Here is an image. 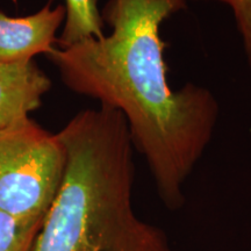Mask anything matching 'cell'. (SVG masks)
Wrapping results in <instances>:
<instances>
[{
	"label": "cell",
	"mask_w": 251,
	"mask_h": 251,
	"mask_svg": "<svg viewBox=\"0 0 251 251\" xmlns=\"http://www.w3.org/2000/svg\"><path fill=\"white\" fill-rule=\"evenodd\" d=\"M187 0H108L102 20L112 31L48 58L64 85L124 115L134 148L144 156L157 192L171 211L184 205V185L211 142L219 105L209 90L169 85L161 26Z\"/></svg>",
	"instance_id": "6da1fadb"
},
{
	"label": "cell",
	"mask_w": 251,
	"mask_h": 251,
	"mask_svg": "<svg viewBox=\"0 0 251 251\" xmlns=\"http://www.w3.org/2000/svg\"><path fill=\"white\" fill-rule=\"evenodd\" d=\"M57 135L64 176L33 251H174L133 208L134 146L121 112L85 109Z\"/></svg>",
	"instance_id": "7a4b0ae2"
},
{
	"label": "cell",
	"mask_w": 251,
	"mask_h": 251,
	"mask_svg": "<svg viewBox=\"0 0 251 251\" xmlns=\"http://www.w3.org/2000/svg\"><path fill=\"white\" fill-rule=\"evenodd\" d=\"M65 149L31 119L0 130V211L43 224L61 187Z\"/></svg>",
	"instance_id": "3957f363"
},
{
	"label": "cell",
	"mask_w": 251,
	"mask_h": 251,
	"mask_svg": "<svg viewBox=\"0 0 251 251\" xmlns=\"http://www.w3.org/2000/svg\"><path fill=\"white\" fill-rule=\"evenodd\" d=\"M64 19V6L51 7V0L26 17L0 12V62L29 61L36 55L49 54L57 43L56 34Z\"/></svg>",
	"instance_id": "277c9868"
},
{
	"label": "cell",
	"mask_w": 251,
	"mask_h": 251,
	"mask_svg": "<svg viewBox=\"0 0 251 251\" xmlns=\"http://www.w3.org/2000/svg\"><path fill=\"white\" fill-rule=\"evenodd\" d=\"M51 80L33 59L0 62V130L29 119Z\"/></svg>",
	"instance_id": "5b68a950"
},
{
	"label": "cell",
	"mask_w": 251,
	"mask_h": 251,
	"mask_svg": "<svg viewBox=\"0 0 251 251\" xmlns=\"http://www.w3.org/2000/svg\"><path fill=\"white\" fill-rule=\"evenodd\" d=\"M65 19L57 47L65 48L87 39H99L103 34V20L98 0H65Z\"/></svg>",
	"instance_id": "8992f818"
},
{
	"label": "cell",
	"mask_w": 251,
	"mask_h": 251,
	"mask_svg": "<svg viewBox=\"0 0 251 251\" xmlns=\"http://www.w3.org/2000/svg\"><path fill=\"white\" fill-rule=\"evenodd\" d=\"M42 226L0 211V251H33Z\"/></svg>",
	"instance_id": "52a82bcc"
},
{
	"label": "cell",
	"mask_w": 251,
	"mask_h": 251,
	"mask_svg": "<svg viewBox=\"0 0 251 251\" xmlns=\"http://www.w3.org/2000/svg\"><path fill=\"white\" fill-rule=\"evenodd\" d=\"M227 5L233 12L237 29L242 36L244 50L251 68V0H215Z\"/></svg>",
	"instance_id": "ba28073f"
}]
</instances>
